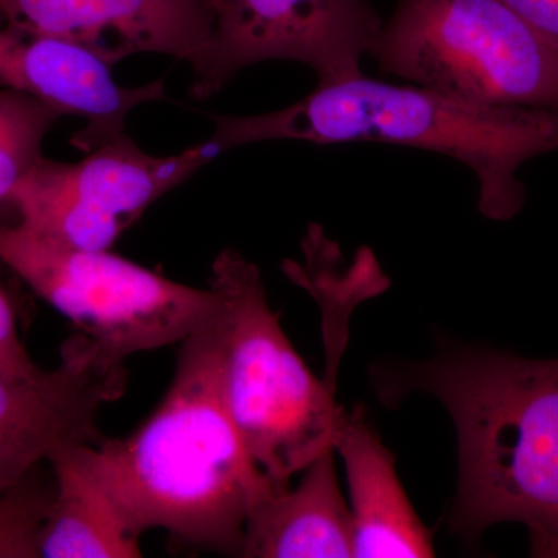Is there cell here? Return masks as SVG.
I'll return each instance as SVG.
<instances>
[{
	"label": "cell",
	"mask_w": 558,
	"mask_h": 558,
	"mask_svg": "<svg viewBox=\"0 0 558 558\" xmlns=\"http://www.w3.org/2000/svg\"><path fill=\"white\" fill-rule=\"evenodd\" d=\"M371 384L384 405L424 392L449 411L459 457L454 534L476 539L513 521L527 527L532 557L558 558V359L449 349L427 362L373 366Z\"/></svg>",
	"instance_id": "cell-1"
},
{
	"label": "cell",
	"mask_w": 558,
	"mask_h": 558,
	"mask_svg": "<svg viewBox=\"0 0 558 558\" xmlns=\"http://www.w3.org/2000/svg\"><path fill=\"white\" fill-rule=\"evenodd\" d=\"M95 475L135 535L241 556L250 506L274 487L250 459L227 405L219 310L180 343L160 405L126 438L87 446Z\"/></svg>",
	"instance_id": "cell-2"
},
{
	"label": "cell",
	"mask_w": 558,
	"mask_h": 558,
	"mask_svg": "<svg viewBox=\"0 0 558 558\" xmlns=\"http://www.w3.org/2000/svg\"><path fill=\"white\" fill-rule=\"evenodd\" d=\"M222 153L270 140L336 145L374 142L442 154L475 172L484 218H515L526 202L519 171L558 153V110L473 105L424 86L381 83L360 73L318 83L288 108L213 117Z\"/></svg>",
	"instance_id": "cell-3"
},
{
	"label": "cell",
	"mask_w": 558,
	"mask_h": 558,
	"mask_svg": "<svg viewBox=\"0 0 558 558\" xmlns=\"http://www.w3.org/2000/svg\"><path fill=\"white\" fill-rule=\"evenodd\" d=\"M218 293L223 389L245 450L274 487H289L319 454L333 450L348 413L336 388L293 349L267 301L258 266L236 250L213 260Z\"/></svg>",
	"instance_id": "cell-4"
},
{
	"label": "cell",
	"mask_w": 558,
	"mask_h": 558,
	"mask_svg": "<svg viewBox=\"0 0 558 558\" xmlns=\"http://www.w3.org/2000/svg\"><path fill=\"white\" fill-rule=\"evenodd\" d=\"M369 54L473 105L558 110V44L502 0H399Z\"/></svg>",
	"instance_id": "cell-5"
},
{
	"label": "cell",
	"mask_w": 558,
	"mask_h": 558,
	"mask_svg": "<svg viewBox=\"0 0 558 558\" xmlns=\"http://www.w3.org/2000/svg\"><path fill=\"white\" fill-rule=\"evenodd\" d=\"M0 263L121 365L182 343L219 310L211 288L180 284L110 250L65 247L20 222H0Z\"/></svg>",
	"instance_id": "cell-6"
},
{
	"label": "cell",
	"mask_w": 558,
	"mask_h": 558,
	"mask_svg": "<svg viewBox=\"0 0 558 558\" xmlns=\"http://www.w3.org/2000/svg\"><path fill=\"white\" fill-rule=\"evenodd\" d=\"M222 149L211 140L175 154L145 153L124 132L65 163L43 157L14 191L17 222L65 247L110 250L146 209Z\"/></svg>",
	"instance_id": "cell-7"
},
{
	"label": "cell",
	"mask_w": 558,
	"mask_h": 558,
	"mask_svg": "<svg viewBox=\"0 0 558 558\" xmlns=\"http://www.w3.org/2000/svg\"><path fill=\"white\" fill-rule=\"evenodd\" d=\"M215 25L191 64L190 94L205 100L241 70L271 60L314 69L319 83L362 72L384 22L369 0H213Z\"/></svg>",
	"instance_id": "cell-8"
},
{
	"label": "cell",
	"mask_w": 558,
	"mask_h": 558,
	"mask_svg": "<svg viewBox=\"0 0 558 558\" xmlns=\"http://www.w3.org/2000/svg\"><path fill=\"white\" fill-rule=\"evenodd\" d=\"M126 371L75 332L60 365L32 374L0 373V495L68 444L97 446L98 414L120 398Z\"/></svg>",
	"instance_id": "cell-9"
},
{
	"label": "cell",
	"mask_w": 558,
	"mask_h": 558,
	"mask_svg": "<svg viewBox=\"0 0 558 558\" xmlns=\"http://www.w3.org/2000/svg\"><path fill=\"white\" fill-rule=\"evenodd\" d=\"M5 25L69 40L110 65L132 54L197 60L215 25L213 0H0Z\"/></svg>",
	"instance_id": "cell-10"
},
{
	"label": "cell",
	"mask_w": 558,
	"mask_h": 558,
	"mask_svg": "<svg viewBox=\"0 0 558 558\" xmlns=\"http://www.w3.org/2000/svg\"><path fill=\"white\" fill-rule=\"evenodd\" d=\"M110 68L69 40L0 27V86L32 95L62 116L83 119L84 130L73 135L72 145L86 154L124 134L131 110L168 100L163 80L123 87Z\"/></svg>",
	"instance_id": "cell-11"
},
{
	"label": "cell",
	"mask_w": 558,
	"mask_h": 558,
	"mask_svg": "<svg viewBox=\"0 0 558 558\" xmlns=\"http://www.w3.org/2000/svg\"><path fill=\"white\" fill-rule=\"evenodd\" d=\"M336 450L303 470L295 488L270 487L250 506L240 557H354L351 509L337 478Z\"/></svg>",
	"instance_id": "cell-12"
},
{
	"label": "cell",
	"mask_w": 558,
	"mask_h": 558,
	"mask_svg": "<svg viewBox=\"0 0 558 558\" xmlns=\"http://www.w3.org/2000/svg\"><path fill=\"white\" fill-rule=\"evenodd\" d=\"M333 450L347 468L354 557L435 556L432 534L400 484L395 457L366 421L362 407L348 413Z\"/></svg>",
	"instance_id": "cell-13"
},
{
	"label": "cell",
	"mask_w": 558,
	"mask_h": 558,
	"mask_svg": "<svg viewBox=\"0 0 558 558\" xmlns=\"http://www.w3.org/2000/svg\"><path fill=\"white\" fill-rule=\"evenodd\" d=\"M87 446L90 444H68L47 459L54 494L40 531L39 557H142L140 537L95 475Z\"/></svg>",
	"instance_id": "cell-14"
},
{
	"label": "cell",
	"mask_w": 558,
	"mask_h": 558,
	"mask_svg": "<svg viewBox=\"0 0 558 558\" xmlns=\"http://www.w3.org/2000/svg\"><path fill=\"white\" fill-rule=\"evenodd\" d=\"M61 112L24 94L0 90V205H9L17 185L43 159V143Z\"/></svg>",
	"instance_id": "cell-15"
},
{
	"label": "cell",
	"mask_w": 558,
	"mask_h": 558,
	"mask_svg": "<svg viewBox=\"0 0 558 558\" xmlns=\"http://www.w3.org/2000/svg\"><path fill=\"white\" fill-rule=\"evenodd\" d=\"M47 464V462H46ZM0 495V558H38L39 537L54 494L44 465Z\"/></svg>",
	"instance_id": "cell-16"
},
{
	"label": "cell",
	"mask_w": 558,
	"mask_h": 558,
	"mask_svg": "<svg viewBox=\"0 0 558 558\" xmlns=\"http://www.w3.org/2000/svg\"><path fill=\"white\" fill-rule=\"evenodd\" d=\"M39 369L22 343L13 303L0 286V373L32 374Z\"/></svg>",
	"instance_id": "cell-17"
},
{
	"label": "cell",
	"mask_w": 558,
	"mask_h": 558,
	"mask_svg": "<svg viewBox=\"0 0 558 558\" xmlns=\"http://www.w3.org/2000/svg\"><path fill=\"white\" fill-rule=\"evenodd\" d=\"M558 44V0H502Z\"/></svg>",
	"instance_id": "cell-18"
},
{
	"label": "cell",
	"mask_w": 558,
	"mask_h": 558,
	"mask_svg": "<svg viewBox=\"0 0 558 558\" xmlns=\"http://www.w3.org/2000/svg\"><path fill=\"white\" fill-rule=\"evenodd\" d=\"M3 25H5V21H3V17L0 16V27H3Z\"/></svg>",
	"instance_id": "cell-19"
}]
</instances>
